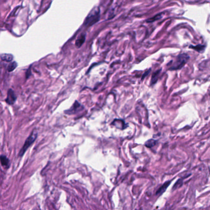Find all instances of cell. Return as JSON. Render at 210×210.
Instances as JSON below:
<instances>
[{
	"mask_svg": "<svg viewBox=\"0 0 210 210\" xmlns=\"http://www.w3.org/2000/svg\"><path fill=\"white\" fill-rule=\"evenodd\" d=\"M189 59L190 56L188 54H187L186 53L181 54L178 55L176 57L175 61L172 62L173 63L171 66L169 68V70H177L182 69L187 62L189 61Z\"/></svg>",
	"mask_w": 210,
	"mask_h": 210,
	"instance_id": "obj_1",
	"label": "cell"
},
{
	"mask_svg": "<svg viewBox=\"0 0 210 210\" xmlns=\"http://www.w3.org/2000/svg\"><path fill=\"white\" fill-rule=\"evenodd\" d=\"M37 136H38V133L37 131V130H33L32 133L30 134V135L28 137L27 139H26L24 144L22 147V148L20 149L19 153V157H22L24 155V154L25 153V152L27 151L29 147L32 145L33 143L35 141V140L37 139Z\"/></svg>",
	"mask_w": 210,
	"mask_h": 210,
	"instance_id": "obj_2",
	"label": "cell"
},
{
	"mask_svg": "<svg viewBox=\"0 0 210 210\" xmlns=\"http://www.w3.org/2000/svg\"><path fill=\"white\" fill-rule=\"evenodd\" d=\"M99 19V11H95L94 12H91V14H89L86 19L85 25L87 26H91L93 24L96 23Z\"/></svg>",
	"mask_w": 210,
	"mask_h": 210,
	"instance_id": "obj_3",
	"label": "cell"
},
{
	"mask_svg": "<svg viewBox=\"0 0 210 210\" xmlns=\"http://www.w3.org/2000/svg\"><path fill=\"white\" fill-rule=\"evenodd\" d=\"M83 109V107L82 105H80L77 101H76L72 107L68 111H67L66 112L67 113V114H75L76 113L82 111Z\"/></svg>",
	"mask_w": 210,
	"mask_h": 210,
	"instance_id": "obj_4",
	"label": "cell"
},
{
	"mask_svg": "<svg viewBox=\"0 0 210 210\" xmlns=\"http://www.w3.org/2000/svg\"><path fill=\"white\" fill-rule=\"evenodd\" d=\"M16 101V96L14 91L12 89H10L7 92V96L6 99V101L8 104L12 105Z\"/></svg>",
	"mask_w": 210,
	"mask_h": 210,
	"instance_id": "obj_5",
	"label": "cell"
},
{
	"mask_svg": "<svg viewBox=\"0 0 210 210\" xmlns=\"http://www.w3.org/2000/svg\"><path fill=\"white\" fill-rule=\"evenodd\" d=\"M111 124L113 125L115 127H117L118 129H124L127 127L124 122L122 120H115L112 123H111Z\"/></svg>",
	"mask_w": 210,
	"mask_h": 210,
	"instance_id": "obj_6",
	"label": "cell"
},
{
	"mask_svg": "<svg viewBox=\"0 0 210 210\" xmlns=\"http://www.w3.org/2000/svg\"><path fill=\"white\" fill-rule=\"evenodd\" d=\"M171 183V181H168L166 182H164V184L158 189L156 194L158 195H162L164 192L167 190L168 187H169V185H170Z\"/></svg>",
	"mask_w": 210,
	"mask_h": 210,
	"instance_id": "obj_7",
	"label": "cell"
},
{
	"mask_svg": "<svg viewBox=\"0 0 210 210\" xmlns=\"http://www.w3.org/2000/svg\"><path fill=\"white\" fill-rule=\"evenodd\" d=\"M85 39H86L85 35H82L77 39V41H76V43H75L76 46H77V48H80V47H81L82 46V44L84 43V41H85Z\"/></svg>",
	"mask_w": 210,
	"mask_h": 210,
	"instance_id": "obj_8",
	"label": "cell"
},
{
	"mask_svg": "<svg viewBox=\"0 0 210 210\" xmlns=\"http://www.w3.org/2000/svg\"><path fill=\"white\" fill-rule=\"evenodd\" d=\"M0 162H1V165L4 167H9V164H10V161L8 158L4 155L0 156Z\"/></svg>",
	"mask_w": 210,
	"mask_h": 210,
	"instance_id": "obj_9",
	"label": "cell"
},
{
	"mask_svg": "<svg viewBox=\"0 0 210 210\" xmlns=\"http://www.w3.org/2000/svg\"><path fill=\"white\" fill-rule=\"evenodd\" d=\"M1 58L3 60L10 62L13 60L14 57H13L12 54H3L1 56Z\"/></svg>",
	"mask_w": 210,
	"mask_h": 210,
	"instance_id": "obj_10",
	"label": "cell"
},
{
	"mask_svg": "<svg viewBox=\"0 0 210 210\" xmlns=\"http://www.w3.org/2000/svg\"><path fill=\"white\" fill-rule=\"evenodd\" d=\"M160 71H161V70H158L156 71V72L154 73V74L152 75V81L150 83L152 85H154L155 83H157V80H158V76Z\"/></svg>",
	"mask_w": 210,
	"mask_h": 210,
	"instance_id": "obj_11",
	"label": "cell"
},
{
	"mask_svg": "<svg viewBox=\"0 0 210 210\" xmlns=\"http://www.w3.org/2000/svg\"><path fill=\"white\" fill-rule=\"evenodd\" d=\"M157 143V141L154 139H149L145 143V147H148V148H151V147H153L154 146H155Z\"/></svg>",
	"mask_w": 210,
	"mask_h": 210,
	"instance_id": "obj_12",
	"label": "cell"
},
{
	"mask_svg": "<svg viewBox=\"0 0 210 210\" xmlns=\"http://www.w3.org/2000/svg\"><path fill=\"white\" fill-rule=\"evenodd\" d=\"M190 48L194 49V50L198 51V52H203L205 50V46L204 45H201V44H198V45L197 46H190Z\"/></svg>",
	"mask_w": 210,
	"mask_h": 210,
	"instance_id": "obj_13",
	"label": "cell"
},
{
	"mask_svg": "<svg viewBox=\"0 0 210 210\" xmlns=\"http://www.w3.org/2000/svg\"><path fill=\"white\" fill-rule=\"evenodd\" d=\"M183 184V179H179L177 181V182L175 183V184L174 185L173 187V190H176L177 189H179L180 187H182Z\"/></svg>",
	"mask_w": 210,
	"mask_h": 210,
	"instance_id": "obj_14",
	"label": "cell"
},
{
	"mask_svg": "<svg viewBox=\"0 0 210 210\" xmlns=\"http://www.w3.org/2000/svg\"><path fill=\"white\" fill-rule=\"evenodd\" d=\"M162 17V14H158L157 15L155 16L154 17H153L152 18H151V19H149L148 20H147V22H153L154 21H156V20H159L160 19H161V18Z\"/></svg>",
	"mask_w": 210,
	"mask_h": 210,
	"instance_id": "obj_15",
	"label": "cell"
},
{
	"mask_svg": "<svg viewBox=\"0 0 210 210\" xmlns=\"http://www.w3.org/2000/svg\"><path fill=\"white\" fill-rule=\"evenodd\" d=\"M17 66V64L16 62H13L12 63H11V64H10L7 67V70L9 71H12L14 70Z\"/></svg>",
	"mask_w": 210,
	"mask_h": 210,
	"instance_id": "obj_16",
	"label": "cell"
},
{
	"mask_svg": "<svg viewBox=\"0 0 210 210\" xmlns=\"http://www.w3.org/2000/svg\"><path fill=\"white\" fill-rule=\"evenodd\" d=\"M150 70H149L148 71H147V72H145V73H144V75H143V77H142V79L143 80V79H144V77H145V76H147V75H148V74H149V73H150Z\"/></svg>",
	"mask_w": 210,
	"mask_h": 210,
	"instance_id": "obj_17",
	"label": "cell"
}]
</instances>
